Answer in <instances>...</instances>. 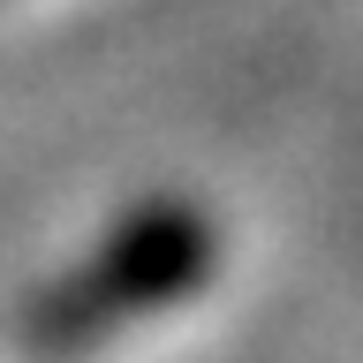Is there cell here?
I'll list each match as a JSON object with an SVG mask.
<instances>
[{"mask_svg": "<svg viewBox=\"0 0 363 363\" xmlns=\"http://www.w3.org/2000/svg\"><path fill=\"white\" fill-rule=\"evenodd\" d=\"M204 265H212V235H204L197 212H152L136 220L113 250H99L61 295H45V311L30 333L45 348H84V340H106L113 325L144 318L152 303L197 288Z\"/></svg>", "mask_w": 363, "mask_h": 363, "instance_id": "1", "label": "cell"}]
</instances>
